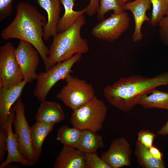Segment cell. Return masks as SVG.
<instances>
[{
    "label": "cell",
    "instance_id": "obj_31",
    "mask_svg": "<svg viewBox=\"0 0 168 168\" xmlns=\"http://www.w3.org/2000/svg\"><path fill=\"white\" fill-rule=\"evenodd\" d=\"M100 5V0H90L87 6L85 8V13L89 16L91 17L97 14Z\"/></svg>",
    "mask_w": 168,
    "mask_h": 168
},
{
    "label": "cell",
    "instance_id": "obj_32",
    "mask_svg": "<svg viewBox=\"0 0 168 168\" xmlns=\"http://www.w3.org/2000/svg\"><path fill=\"white\" fill-rule=\"evenodd\" d=\"M152 155L155 158L160 161H163V154L156 147L152 145L149 148Z\"/></svg>",
    "mask_w": 168,
    "mask_h": 168
},
{
    "label": "cell",
    "instance_id": "obj_5",
    "mask_svg": "<svg viewBox=\"0 0 168 168\" xmlns=\"http://www.w3.org/2000/svg\"><path fill=\"white\" fill-rule=\"evenodd\" d=\"M82 54H77L70 58L59 63L45 72L37 74L34 96L40 101L45 100L53 87L59 81L64 79L72 72L73 66L80 60Z\"/></svg>",
    "mask_w": 168,
    "mask_h": 168
},
{
    "label": "cell",
    "instance_id": "obj_2",
    "mask_svg": "<svg viewBox=\"0 0 168 168\" xmlns=\"http://www.w3.org/2000/svg\"><path fill=\"white\" fill-rule=\"evenodd\" d=\"M168 85V72L152 78L133 75L121 78L112 85L105 86L103 94L111 105L125 112L131 110L137 105L142 95L150 93L155 88Z\"/></svg>",
    "mask_w": 168,
    "mask_h": 168
},
{
    "label": "cell",
    "instance_id": "obj_14",
    "mask_svg": "<svg viewBox=\"0 0 168 168\" xmlns=\"http://www.w3.org/2000/svg\"><path fill=\"white\" fill-rule=\"evenodd\" d=\"M39 5L47 12V21L43 28V39L48 40L58 33V25L61 8L60 0H36Z\"/></svg>",
    "mask_w": 168,
    "mask_h": 168
},
{
    "label": "cell",
    "instance_id": "obj_3",
    "mask_svg": "<svg viewBox=\"0 0 168 168\" xmlns=\"http://www.w3.org/2000/svg\"><path fill=\"white\" fill-rule=\"evenodd\" d=\"M83 15L81 16L70 27L58 32L53 37L49 49L48 59L52 66L67 60L77 54H86L89 48L87 40L82 38L81 30L85 24Z\"/></svg>",
    "mask_w": 168,
    "mask_h": 168
},
{
    "label": "cell",
    "instance_id": "obj_21",
    "mask_svg": "<svg viewBox=\"0 0 168 168\" xmlns=\"http://www.w3.org/2000/svg\"><path fill=\"white\" fill-rule=\"evenodd\" d=\"M82 133V130L75 127L63 125L58 130L57 139L64 146L78 149Z\"/></svg>",
    "mask_w": 168,
    "mask_h": 168
},
{
    "label": "cell",
    "instance_id": "obj_25",
    "mask_svg": "<svg viewBox=\"0 0 168 168\" xmlns=\"http://www.w3.org/2000/svg\"><path fill=\"white\" fill-rule=\"evenodd\" d=\"M123 5L119 0H100L99 10L97 13V18L101 21L104 19L105 14L110 10L114 12H119L124 11Z\"/></svg>",
    "mask_w": 168,
    "mask_h": 168
},
{
    "label": "cell",
    "instance_id": "obj_34",
    "mask_svg": "<svg viewBox=\"0 0 168 168\" xmlns=\"http://www.w3.org/2000/svg\"><path fill=\"white\" fill-rule=\"evenodd\" d=\"M130 0H119L121 3L124 5L125 3H126L128 1Z\"/></svg>",
    "mask_w": 168,
    "mask_h": 168
},
{
    "label": "cell",
    "instance_id": "obj_7",
    "mask_svg": "<svg viewBox=\"0 0 168 168\" xmlns=\"http://www.w3.org/2000/svg\"><path fill=\"white\" fill-rule=\"evenodd\" d=\"M15 115L12 122L19 151L23 157L33 165L38 160L32 149L30 128L25 115V105L19 97L13 106Z\"/></svg>",
    "mask_w": 168,
    "mask_h": 168
},
{
    "label": "cell",
    "instance_id": "obj_12",
    "mask_svg": "<svg viewBox=\"0 0 168 168\" xmlns=\"http://www.w3.org/2000/svg\"><path fill=\"white\" fill-rule=\"evenodd\" d=\"M15 115L14 109L13 106H12L10 111L7 122L5 124L8 134L7 140V155L6 159L1 162L0 168H6L10 163L14 162L20 163L24 166L33 165L30 162L23 157L18 149L16 136L13 131L12 127Z\"/></svg>",
    "mask_w": 168,
    "mask_h": 168
},
{
    "label": "cell",
    "instance_id": "obj_24",
    "mask_svg": "<svg viewBox=\"0 0 168 168\" xmlns=\"http://www.w3.org/2000/svg\"><path fill=\"white\" fill-rule=\"evenodd\" d=\"M151 2L152 9L149 23L152 26L156 27L168 15V3L166 0H151Z\"/></svg>",
    "mask_w": 168,
    "mask_h": 168
},
{
    "label": "cell",
    "instance_id": "obj_9",
    "mask_svg": "<svg viewBox=\"0 0 168 168\" xmlns=\"http://www.w3.org/2000/svg\"><path fill=\"white\" fill-rule=\"evenodd\" d=\"M130 19L124 11L114 12L108 18L98 23L92 29L91 34L95 38L109 42L118 39L129 28Z\"/></svg>",
    "mask_w": 168,
    "mask_h": 168
},
{
    "label": "cell",
    "instance_id": "obj_11",
    "mask_svg": "<svg viewBox=\"0 0 168 168\" xmlns=\"http://www.w3.org/2000/svg\"><path fill=\"white\" fill-rule=\"evenodd\" d=\"M132 152L128 141L120 137L112 141L109 149L101 154V158L111 168L130 166Z\"/></svg>",
    "mask_w": 168,
    "mask_h": 168
},
{
    "label": "cell",
    "instance_id": "obj_1",
    "mask_svg": "<svg viewBox=\"0 0 168 168\" xmlns=\"http://www.w3.org/2000/svg\"><path fill=\"white\" fill-rule=\"evenodd\" d=\"M16 16L10 24L1 33L4 40L16 39L28 42L37 50L44 63L45 71L52 66L48 59L49 49L43 40V28L45 17L35 7L27 2L21 1L16 7Z\"/></svg>",
    "mask_w": 168,
    "mask_h": 168
},
{
    "label": "cell",
    "instance_id": "obj_26",
    "mask_svg": "<svg viewBox=\"0 0 168 168\" xmlns=\"http://www.w3.org/2000/svg\"><path fill=\"white\" fill-rule=\"evenodd\" d=\"M85 154V168H111L98 156L96 152Z\"/></svg>",
    "mask_w": 168,
    "mask_h": 168
},
{
    "label": "cell",
    "instance_id": "obj_8",
    "mask_svg": "<svg viewBox=\"0 0 168 168\" xmlns=\"http://www.w3.org/2000/svg\"><path fill=\"white\" fill-rule=\"evenodd\" d=\"M15 49L10 42L0 47V87L8 88L23 80Z\"/></svg>",
    "mask_w": 168,
    "mask_h": 168
},
{
    "label": "cell",
    "instance_id": "obj_33",
    "mask_svg": "<svg viewBox=\"0 0 168 168\" xmlns=\"http://www.w3.org/2000/svg\"><path fill=\"white\" fill-rule=\"evenodd\" d=\"M157 133L163 136L168 135V119L165 125L157 131Z\"/></svg>",
    "mask_w": 168,
    "mask_h": 168
},
{
    "label": "cell",
    "instance_id": "obj_18",
    "mask_svg": "<svg viewBox=\"0 0 168 168\" xmlns=\"http://www.w3.org/2000/svg\"><path fill=\"white\" fill-rule=\"evenodd\" d=\"M54 125L36 122L30 128L32 146L35 155L38 160L41 152L44 140L53 130Z\"/></svg>",
    "mask_w": 168,
    "mask_h": 168
},
{
    "label": "cell",
    "instance_id": "obj_22",
    "mask_svg": "<svg viewBox=\"0 0 168 168\" xmlns=\"http://www.w3.org/2000/svg\"><path fill=\"white\" fill-rule=\"evenodd\" d=\"M105 147L102 136L91 131L82 130V137L77 149L84 153H91Z\"/></svg>",
    "mask_w": 168,
    "mask_h": 168
},
{
    "label": "cell",
    "instance_id": "obj_35",
    "mask_svg": "<svg viewBox=\"0 0 168 168\" xmlns=\"http://www.w3.org/2000/svg\"><path fill=\"white\" fill-rule=\"evenodd\" d=\"M166 0V1L167 2V3H168V0Z\"/></svg>",
    "mask_w": 168,
    "mask_h": 168
},
{
    "label": "cell",
    "instance_id": "obj_13",
    "mask_svg": "<svg viewBox=\"0 0 168 168\" xmlns=\"http://www.w3.org/2000/svg\"><path fill=\"white\" fill-rule=\"evenodd\" d=\"M151 0H135L126 2L123 5L124 11L128 10L132 13L134 20L135 28L133 35V40L137 42L142 39V28L145 21L149 22L150 18L146 15L147 10L151 7Z\"/></svg>",
    "mask_w": 168,
    "mask_h": 168
},
{
    "label": "cell",
    "instance_id": "obj_28",
    "mask_svg": "<svg viewBox=\"0 0 168 168\" xmlns=\"http://www.w3.org/2000/svg\"><path fill=\"white\" fill-rule=\"evenodd\" d=\"M7 131L5 125L0 127V161H4L5 156L7 152Z\"/></svg>",
    "mask_w": 168,
    "mask_h": 168
},
{
    "label": "cell",
    "instance_id": "obj_19",
    "mask_svg": "<svg viewBox=\"0 0 168 168\" xmlns=\"http://www.w3.org/2000/svg\"><path fill=\"white\" fill-rule=\"evenodd\" d=\"M137 105L145 109L157 108L168 110V92L153 89L149 94L140 96Z\"/></svg>",
    "mask_w": 168,
    "mask_h": 168
},
{
    "label": "cell",
    "instance_id": "obj_16",
    "mask_svg": "<svg viewBox=\"0 0 168 168\" xmlns=\"http://www.w3.org/2000/svg\"><path fill=\"white\" fill-rule=\"evenodd\" d=\"M85 154L79 149L64 146L54 165V168H85Z\"/></svg>",
    "mask_w": 168,
    "mask_h": 168
},
{
    "label": "cell",
    "instance_id": "obj_15",
    "mask_svg": "<svg viewBox=\"0 0 168 168\" xmlns=\"http://www.w3.org/2000/svg\"><path fill=\"white\" fill-rule=\"evenodd\" d=\"M27 83L23 80L21 82L8 88L0 87V127L7 122L11 108L21 96L22 91Z\"/></svg>",
    "mask_w": 168,
    "mask_h": 168
},
{
    "label": "cell",
    "instance_id": "obj_6",
    "mask_svg": "<svg viewBox=\"0 0 168 168\" xmlns=\"http://www.w3.org/2000/svg\"><path fill=\"white\" fill-rule=\"evenodd\" d=\"M64 79L66 84L56 97L73 110L89 101L95 96L93 86L85 80L74 77L70 74Z\"/></svg>",
    "mask_w": 168,
    "mask_h": 168
},
{
    "label": "cell",
    "instance_id": "obj_30",
    "mask_svg": "<svg viewBox=\"0 0 168 168\" xmlns=\"http://www.w3.org/2000/svg\"><path fill=\"white\" fill-rule=\"evenodd\" d=\"M13 0H0V21L9 16L12 13Z\"/></svg>",
    "mask_w": 168,
    "mask_h": 168
},
{
    "label": "cell",
    "instance_id": "obj_4",
    "mask_svg": "<svg viewBox=\"0 0 168 168\" xmlns=\"http://www.w3.org/2000/svg\"><path fill=\"white\" fill-rule=\"evenodd\" d=\"M107 107L105 103L96 96L73 110L70 123L73 127L82 130L95 133L100 131L106 117Z\"/></svg>",
    "mask_w": 168,
    "mask_h": 168
},
{
    "label": "cell",
    "instance_id": "obj_20",
    "mask_svg": "<svg viewBox=\"0 0 168 168\" xmlns=\"http://www.w3.org/2000/svg\"><path fill=\"white\" fill-rule=\"evenodd\" d=\"M75 0H60L65 9L63 16L60 18L58 25V32L64 31L70 27L85 13L84 8L79 11H75L73 8Z\"/></svg>",
    "mask_w": 168,
    "mask_h": 168
},
{
    "label": "cell",
    "instance_id": "obj_27",
    "mask_svg": "<svg viewBox=\"0 0 168 168\" xmlns=\"http://www.w3.org/2000/svg\"><path fill=\"white\" fill-rule=\"evenodd\" d=\"M156 134L149 130H141L138 133V140L137 141L146 147L149 148L153 145Z\"/></svg>",
    "mask_w": 168,
    "mask_h": 168
},
{
    "label": "cell",
    "instance_id": "obj_10",
    "mask_svg": "<svg viewBox=\"0 0 168 168\" xmlns=\"http://www.w3.org/2000/svg\"><path fill=\"white\" fill-rule=\"evenodd\" d=\"M15 53L23 80L31 83L37 78L36 70L40 62L39 53L32 45L22 40H20Z\"/></svg>",
    "mask_w": 168,
    "mask_h": 168
},
{
    "label": "cell",
    "instance_id": "obj_23",
    "mask_svg": "<svg viewBox=\"0 0 168 168\" xmlns=\"http://www.w3.org/2000/svg\"><path fill=\"white\" fill-rule=\"evenodd\" d=\"M134 154L139 164L144 168H165L163 161L159 160L153 157L149 148L136 142Z\"/></svg>",
    "mask_w": 168,
    "mask_h": 168
},
{
    "label": "cell",
    "instance_id": "obj_17",
    "mask_svg": "<svg viewBox=\"0 0 168 168\" xmlns=\"http://www.w3.org/2000/svg\"><path fill=\"white\" fill-rule=\"evenodd\" d=\"M64 112L58 103L44 100L41 102L35 116L36 122L55 124L63 121Z\"/></svg>",
    "mask_w": 168,
    "mask_h": 168
},
{
    "label": "cell",
    "instance_id": "obj_29",
    "mask_svg": "<svg viewBox=\"0 0 168 168\" xmlns=\"http://www.w3.org/2000/svg\"><path fill=\"white\" fill-rule=\"evenodd\" d=\"M158 25L160 40L165 45L168 46V15L164 17Z\"/></svg>",
    "mask_w": 168,
    "mask_h": 168
}]
</instances>
